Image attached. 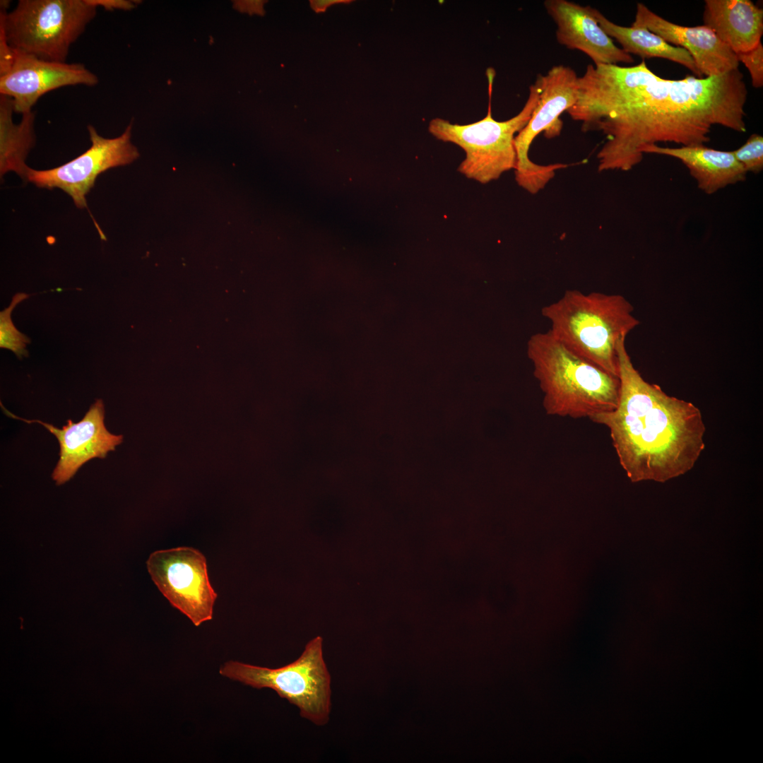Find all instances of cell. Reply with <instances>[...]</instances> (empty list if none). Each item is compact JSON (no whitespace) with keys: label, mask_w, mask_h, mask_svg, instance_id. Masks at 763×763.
Returning <instances> with one entry per match:
<instances>
[{"label":"cell","mask_w":763,"mask_h":763,"mask_svg":"<svg viewBox=\"0 0 763 763\" xmlns=\"http://www.w3.org/2000/svg\"><path fill=\"white\" fill-rule=\"evenodd\" d=\"M578 99L567 112L583 131H599L605 142L598 170L628 171L644 149L658 143L704 145L714 125L746 131L748 91L739 69L699 78L660 77L639 64L586 66L578 78Z\"/></svg>","instance_id":"1"},{"label":"cell","mask_w":763,"mask_h":763,"mask_svg":"<svg viewBox=\"0 0 763 763\" xmlns=\"http://www.w3.org/2000/svg\"><path fill=\"white\" fill-rule=\"evenodd\" d=\"M625 339L617 346V406L589 420L606 427L632 483H665L691 471L705 449L706 427L693 403L665 393L634 367Z\"/></svg>","instance_id":"2"},{"label":"cell","mask_w":763,"mask_h":763,"mask_svg":"<svg viewBox=\"0 0 763 763\" xmlns=\"http://www.w3.org/2000/svg\"><path fill=\"white\" fill-rule=\"evenodd\" d=\"M526 350L547 415L590 419L617 406L619 377L569 350L550 331L533 334Z\"/></svg>","instance_id":"3"},{"label":"cell","mask_w":763,"mask_h":763,"mask_svg":"<svg viewBox=\"0 0 763 763\" xmlns=\"http://www.w3.org/2000/svg\"><path fill=\"white\" fill-rule=\"evenodd\" d=\"M622 295L568 290L541 309L552 336L569 350L618 377L617 346L640 321Z\"/></svg>","instance_id":"4"},{"label":"cell","mask_w":763,"mask_h":763,"mask_svg":"<svg viewBox=\"0 0 763 763\" xmlns=\"http://www.w3.org/2000/svg\"><path fill=\"white\" fill-rule=\"evenodd\" d=\"M489 105L485 117L469 124H451L442 118L432 119L429 132L437 139L454 143L466 153L458 171L468 179L481 184L497 179L500 175L515 169L516 135L527 124L536 107L539 93L536 83L529 88L528 99L521 110L505 121L492 117L491 98L495 71L487 70Z\"/></svg>","instance_id":"5"},{"label":"cell","mask_w":763,"mask_h":763,"mask_svg":"<svg viewBox=\"0 0 763 763\" xmlns=\"http://www.w3.org/2000/svg\"><path fill=\"white\" fill-rule=\"evenodd\" d=\"M97 8L87 0H20L9 12L0 9V27L15 51L66 62Z\"/></svg>","instance_id":"6"},{"label":"cell","mask_w":763,"mask_h":763,"mask_svg":"<svg viewBox=\"0 0 763 763\" xmlns=\"http://www.w3.org/2000/svg\"><path fill=\"white\" fill-rule=\"evenodd\" d=\"M223 677L256 689L269 688L300 711V715L322 726L329 720L331 709V678L324 658L323 639L309 641L294 661L269 668L237 661L223 664Z\"/></svg>","instance_id":"7"},{"label":"cell","mask_w":763,"mask_h":763,"mask_svg":"<svg viewBox=\"0 0 763 763\" xmlns=\"http://www.w3.org/2000/svg\"><path fill=\"white\" fill-rule=\"evenodd\" d=\"M578 78L574 69L564 65L552 66L545 75L539 74L535 83L539 97L527 124L516 135V153L515 179L518 184L531 194L543 189L564 164L537 165L528 157L534 138L545 132L548 138L560 134L562 127L560 117L575 105L578 99Z\"/></svg>","instance_id":"8"},{"label":"cell","mask_w":763,"mask_h":763,"mask_svg":"<svg viewBox=\"0 0 763 763\" xmlns=\"http://www.w3.org/2000/svg\"><path fill=\"white\" fill-rule=\"evenodd\" d=\"M146 565L160 591L195 626L212 620L217 593L200 551L189 547L157 550L150 555Z\"/></svg>","instance_id":"9"},{"label":"cell","mask_w":763,"mask_h":763,"mask_svg":"<svg viewBox=\"0 0 763 763\" xmlns=\"http://www.w3.org/2000/svg\"><path fill=\"white\" fill-rule=\"evenodd\" d=\"M131 130V124L121 136L108 138L88 125L91 146L83 153L52 169L36 170L28 167L23 179L39 187L59 188L72 198L78 208H86L85 196L100 173L128 165L139 157L138 149L130 141Z\"/></svg>","instance_id":"10"},{"label":"cell","mask_w":763,"mask_h":763,"mask_svg":"<svg viewBox=\"0 0 763 763\" xmlns=\"http://www.w3.org/2000/svg\"><path fill=\"white\" fill-rule=\"evenodd\" d=\"M96 74L78 63L43 60L16 51L10 70L0 76V95L13 100L14 112L25 114L43 95L69 85L95 86Z\"/></svg>","instance_id":"11"},{"label":"cell","mask_w":763,"mask_h":763,"mask_svg":"<svg viewBox=\"0 0 763 763\" xmlns=\"http://www.w3.org/2000/svg\"><path fill=\"white\" fill-rule=\"evenodd\" d=\"M5 413L11 418L28 423L37 422L43 425L57 439L59 459L54 469L52 478L57 485L69 480L87 461L95 458H105L114 451L123 440L122 435L110 433L104 422L105 407L102 400H97L85 416L78 422L71 420L61 429L38 420H27L18 417L1 406Z\"/></svg>","instance_id":"12"},{"label":"cell","mask_w":763,"mask_h":763,"mask_svg":"<svg viewBox=\"0 0 763 763\" xmlns=\"http://www.w3.org/2000/svg\"><path fill=\"white\" fill-rule=\"evenodd\" d=\"M632 25L645 28L668 43L685 49L702 77L719 76L739 67L736 54L704 25H680L661 17L644 4L638 3Z\"/></svg>","instance_id":"13"},{"label":"cell","mask_w":763,"mask_h":763,"mask_svg":"<svg viewBox=\"0 0 763 763\" xmlns=\"http://www.w3.org/2000/svg\"><path fill=\"white\" fill-rule=\"evenodd\" d=\"M544 6L557 25V42L569 49L586 54L593 65L632 64L634 59L613 42L590 11L567 0H546Z\"/></svg>","instance_id":"14"},{"label":"cell","mask_w":763,"mask_h":763,"mask_svg":"<svg viewBox=\"0 0 763 763\" xmlns=\"http://www.w3.org/2000/svg\"><path fill=\"white\" fill-rule=\"evenodd\" d=\"M703 22L735 54L761 42L763 9L750 0H705Z\"/></svg>","instance_id":"15"},{"label":"cell","mask_w":763,"mask_h":763,"mask_svg":"<svg viewBox=\"0 0 763 763\" xmlns=\"http://www.w3.org/2000/svg\"><path fill=\"white\" fill-rule=\"evenodd\" d=\"M643 153L678 159L687 167L699 189L707 194L743 182L747 175L732 151L716 150L705 145L676 148L651 145L646 147Z\"/></svg>","instance_id":"16"},{"label":"cell","mask_w":763,"mask_h":763,"mask_svg":"<svg viewBox=\"0 0 763 763\" xmlns=\"http://www.w3.org/2000/svg\"><path fill=\"white\" fill-rule=\"evenodd\" d=\"M589 9L604 32L617 40L627 54L637 55L643 60L653 57L666 59L684 66L695 76L702 77L685 49L668 43L645 28L622 26L608 19L596 8L589 6Z\"/></svg>","instance_id":"17"},{"label":"cell","mask_w":763,"mask_h":763,"mask_svg":"<svg viewBox=\"0 0 763 763\" xmlns=\"http://www.w3.org/2000/svg\"><path fill=\"white\" fill-rule=\"evenodd\" d=\"M13 100L0 95V164L1 174L15 171L23 178L28 166L25 159L35 144L32 111L23 114L19 124L13 122Z\"/></svg>","instance_id":"18"},{"label":"cell","mask_w":763,"mask_h":763,"mask_svg":"<svg viewBox=\"0 0 763 763\" xmlns=\"http://www.w3.org/2000/svg\"><path fill=\"white\" fill-rule=\"evenodd\" d=\"M29 297L24 292L16 293L13 296L10 305L0 312V347L11 350L19 359L28 356L26 346L31 341L16 329L11 315L16 305Z\"/></svg>","instance_id":"19"},{"label":"cell","mask_w":763,"mask_h":763,"mask_svg":"<svg viewBox=\"0 0 763 763\" xmlns=\"http://www.w3.org/2000/svg\"><path fill=\"white\" fill-rule=\"evenodd\" d=\"M735 159L747 173H759L763 169V137L753 134L738 149L732 151Z\"/></svg>","instance_id":"20"},{"label":"cell","mask_w":763,"mask_h":763,"mask_svg":"<svg viewBox=\"0 0 763 763\" xmlns=\"http://www.w3.org/2000/svg\"><path fill=\"white\" fill-rule=\"evenodd\" d=\"M739 62H742L750 72L752 85L755 88L763 86V45L759 42L753 49L735 54Z\"/></svg>","instance_id":"21"},{"label":"cell","mask_w":763,"mask_h":763,"mask_svg":"<svg viewBox=\"0 0 763 763\" xmlns=\"http://www.w3.org/2000/svg\"><path fill=\"white\" fill-rule=\"evenodd\" d=\"M16 58V51L8 45L6 35L0 27V76L11 68Z\"/></svg>","instance_id":"22"},{"label":"cell","mask_w":763,"mask_h":763,"mask_svg":"<svg viewBox=\"0 0 763 763\" xmlns=\"http://www.w3.org/2000/svg\"><path fill=\"white\" fill-rule=\"evenodd\" d=\"M87 1L97 8L101 6L107 11L114 9L130 10L134 8V1L126 0H87Z\"/></svg>","instance_id":"23"},{"label":"cell","mask_w":763,"mask_h":763,"mask_svg":"<svg viewBox=\"0 0 763 763\" xmlns=\"http://www.w3.org/2000/svg\"><path fill=\"white\" fill-rule=\"evenodd\" d=\"M264 1H237L235 5L240 11L247 12L249 14L264 15Z\"/></svg>","instance_id":"24"},{"label":"cell","mask_w":763,"mask_h":763,"mask_svg":"<svg viewBox=\"0 0 763 763\" xmlns=\"http://www.w3.org/2000/svg\"><path fill=\"white\" fill-rule=\"evenodd\" d=\"M351 0H311L309 1L310 6L312 10L319 13H323L326 9L334 4H349Z\"/></svg>","instance_id":"25"},{"label":"cell","mask_w":763,"mask_h":763,"mask_svg":"<svg viewBox=\"0 0 763 763\" xmlns=\"http://www.w3.org/2000/svg\"><path fill=\"white\" fill-rule=\"evenodd\" d=\"M10 2H11L10 1L1 0V1H0V9L7 11V9L9 7Z\"/></svg>","instance_id":"26"}]
</instances>
